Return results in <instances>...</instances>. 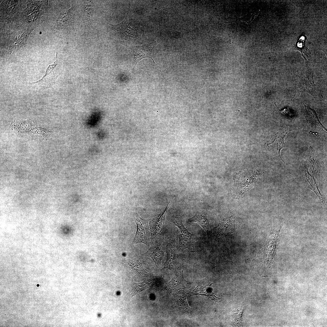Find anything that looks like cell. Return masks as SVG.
Returning a JSON list of instances; mask_svg holds the SVG:
<instances>
[{
  "label": "cell",
  "mask_w": 327,
  "mask_h": 327,
  "mask_svg": "<svg viewBox=\"0 0 327 327\" xmlns=\"http://www.w3.org/2000/svg\"><path fill=\"white\" fill-rule=\"evenodd\" d=\"M156 45V42L154 41L140 46H127L128 53L134 68L140 61L144 58H150L155 63L151 53Z\"/></svg>",
  "instance_id": "obj_1"
},
{
  "label": "cell",
  "mask_w": 327,
  "mask_h": 327,
  "mask_svg": "<svg viewBox=\"0 0 327 327\" xmlns=\"http://www.w3.org/2000/svg\"><path fill=\"white\" fill-rule=\"evenodd\" d=\"M239 174L235 176L234 178L235 197L237 198H243V193L254 186L258 176V173H254L251 175Z\"/></svg>",
  "instance_id": "obj_2"
},
{
  "label": "cell",
  "mask_w": 327,
  "mask_h": 327,
  "mask_svg": "<svg viewBox=\"0 0 327 327\" xmlns=\"http://www.w3.org/2000/svg\"><path fill=\"white\" fill-rule=\"evenodd\" d=\"M181 217L173 216L172 218V222L177 227L179 230V249L182 251L187 248L189 249L193 245L194 241V236L190 233L183 226Z\"/></svg>",
  "instance_id": "obj_3"
},
{
  "label": "cell",
  "mask_w": 327,
  "mask_h": 327,
  "mask_svg": "<svg viewBox=\"0 0 327 327\" xmlns=\"http://www.w3.org/2000/svg\"><path fill=\"white\" fill-rule=\"evenodd\" d=\"M134 219L137 229L133 241V243H142L148 245L150 237V230L148 223L149 220L142 219L137 213L135 215Z\"/></svg>",
  "instance_id": "obj_4"
},
{
  "label": "cell",
  "mask_w": 327,
  "mask_h": 327,
  "mask_svg": "<svg viewBox=\"0 0 327 327\" xmlns=\"http://www.w3.org/2000/svg\"><path fill=\"white\" fill-rule=\"evenodd\" d=\"M213 283L211 280L205 279L199 280L196 283L194 289L191 291L189 294L191 296L199 295L206 296L213 300L215 304L220 302L221 298L215 295L213 292L211 287Z\"/></svg>",
  "instance_id": "obj_5"
},
{
  "label": "cell",
  "mask_w": 327,
  "mask_h": 327,
  "mask_svg": "<svg viewBox=\"0 0 327 327\" xmlns=\"http://www.w3.org/2000/svg\"><path fill=\"white\" fill-rule=\"evenodd\" d=\"M295 130H296L291 129L289 126H283L279 129L278 131L273 136V139L272 141L267 144V145H273L274 147L278 152L281 159L285 163L280 156V151L284 147L285 138L286 134L289 131Z\"/></svg>",
  "instance_id": "obj_6"
},
{
  "label": "cell",
  "mask_w": 327,
  "mask_h": 327,
  "mask_svg": "<svg viewBox=\"0 0 327 327\" xmlns=\"http://www.w3.org/2000/svg\"><path fill=\"white\" fill-rule=\"evenodd\" d=\"M302 90L313 96L315 95V87L314 81V71L308 69L302 77L300 83Z\"/></svg>",
  "instance_id": "obj_7"
},
{
  "label": "cell",
  "mask_w": 327,
  "mask_h": 327,
  "mask_svg": "<svg viewBox=\"0 0 327 327\" xmlns=\"http://www.w3.org/2000/svg\"><path fill=\"white\" fill-rule=\"evenodd\" d=\"M183 268L178 269L175 275L167 283V287L169 290L173 291L184 289L190 283L184 279L183 275Z\"/></svg>",
  "instance_id": "obj_8"
},
{
  "label": "cell",
  "mask_w": 327,
  "mask_h": 327,
  "mask_svg": "<svg viewBox=\"0 0 327 327\" xmlns=\"http://www.w3.org/2000/svg\"><path fill=\"white\" fill-rule=\"evenodd\" d=\"M127 14L121 23L116 25L109 24L111 28L121 35L131 38H135V31L130 26L127 20Z\"/></svg>",
  "instance_id": "obj_9"
},
{
  "label": "cell",
  "mask_w": 327,
  "mask_h": 327,
  "mask_svg": "<svg viewBox=\"0 0 327 327\" xmlns=\"http://www.w3.org/2000/svg\"><path fill=\"white\" fill-rule=\"evenodd\" d=\"M166 251L167 257L163 269L168 268L170 270L174 267L176 260V250L174 239H171L167 244Z\"/></svg>",
  "instance_id": "obj_10"
},
{
  "label": "cell",
  "mask_w": 327,
  "mask_h": 327,
  "mask_svg": "<svg viewBox=\"0 0 327 327\" xmlns=\"http://www.w3.org/2000/svg\"><path fill=\"white\" fill-rule=\"evenodd\" d=\"M56 55L57 60L53 64L48 67L43 77L38 81L32 83V84L41 88H47L49 85L52 77L54 75L55 68L57 64V53Z\"/></svg>",
  "instance_id": "obj_11"
},
{
  "label": "cell",
  "mask_w": 327,
  "mask_h": 327,
  "mask_svg": "<svg viewBox=\"0 0 327 327\" xmlns=\"http://www.w3.org/2000/svg\"><path fill=\"white\" fill-rule=\"evenodd\" d=\"M187 296L186 293L182 290H178L174 296V306L183 312H188L192 309L187 302Z\"/></svg>",
  "instance_id": "obj_12"
},
{
  "label": "cell",
  "mask_w": 327,
  "mask_h": 327,
  "mask_svg": "<svg viewBox=\"0 0 327 327\" xmlns=\"http://www.w3.org/2000/svg\"><path fill=\"white\" fill-rule=\"evenodd\" d=\"M187 222H194L199 224L206 231L209 237L210 226L206 214L202 212H197L194 216L188 219Z\"/></svg>",
  "instance_id": "obj_13"
},
{
  "label": "cell",
  "mask_w": 327,
  "mask_h": 327,
  "mask_svg": "<svg viewBox=\"0 0 327 327\" xmlns=\"http://www.w3.org/2000/svg\"><path fill=\"white\" fill-rule=\"evenodd\" d=\"M305 109V117L307 123L313 125L315 127L319 126L326 132V129L320 122L315 111L310 107L303 103Z\"/></svg>",
  "instance_id": "obj_14"
},
{
  "label": "cell",
  "mask_w": 327,
  "mask_h": 327,
  "mask_svg": "<svg viewBox=\"0 0 327 327\" xmlns=\"http://www.w3.org/2000/svg\"><path fill=\"white\" fill-rule=\"evenodd\" d=\"M231 216H226L223 218L218 225L214 227V232L217 235H222L233 230Z\"/></svg>",
  "instance_id": "obj_15"
},
{
  "label": "cell",
  "mask_w": 327,
  "mask_h": 327,
  "mask_svg": "<svg viewBox=\"0 0 327 327\" xmlns=\"http://www.w3.org/2000/svg\"><path fill=\"white\" fill-rule=\"evenodd\" d=\"M169 202L164 212L159 214L153 221L151 227L152 232L154 235H157L162 228L164 223L165 218L169 207Z\"/></svg>",
  "instance_id": "obj_16"
},
{
  "label": "cell",
  "mask_w": 327,
  "mask_h": 327,
  "mask_svg": "<svg viewBox=\"0 0 327 327\" xmlns=\"http://www.w3.org/2000/svg\"><path fill=\"white\" fill-rule=\"evenodd\" d=\"M144 254L149 257L156 265L159 266L164 256V252L161 247L158 246L150 249Z\"/></svg>",
  "instance_id": "obj_17"
},
{
  "label": "cell",
  "mask_w": 327,
  "mask_h": 327,
  "mask_svg": "<svg viewBox=\"0 0 327 327\" xmlns=\"http://www.w3.org/2000/svg\"><path fill=\"white\" fill-rule=\"evenodd\" d=\"M244 307L234 309L231 313V320L233 325L243 326L242 317L244 311Z\"/></svg>",
  "instance_id": "obj_18"
},
{
  "label": "cell",
  "mask_w": 327,
  "mask_h": 327,
  "mask_svg": "<svg viewBox=\"0 0 327 327\" xmlns=\"http://www.w3.org/2000/svg\"><path fill=\"white\" fill-rule=\"evenodd\" d=\"M152 283V282L150 280H145L139 283L135 282L133 281L131 285V289L130 293L131 297L149 287Z\"/></svg>",
  "instance_id": "obj_19"
},
{
  "label": "cell",
  "mask_w": 327,
  "mask_h": 327,
  "mask_svg": "<svg viewBox=\"0 0 327 327\" xmlns=\"http://www.w3.org/2000/svg\"><path fill=\"white\" fill-rule=\"evenodd\" d=\"M128 262L131 268L137 273L142 275L147 273L145 269L137 259H129Z\"/></svg>",
  "instance_id": "obj_20"
},
{
  "label": "cell",
  "mask_w": 327,
  "mask_h": 327,
  "mask_svg": "<svg viewBox=\"0 0 327 327\" xmlns=\"http://www.w3.org/2000/svg\"><path fill=\"white\" fill-rule=\"evenodd\" d=\"M273 104L275 105L279 110L277 112H275L276 113H279L282 117L289 118L294 117L296 115V113L294 111H292L290 109L289 105L284 108L280 110L277 107L276 103H273Z\"/></svg>",
  "instance_id": "obj_21"
},
{
  "label": "cell",
  "mask_w": 327,
  "mask_h": 327,
  "mask_svg": "<svg viewBox=\"0 0 327 327\" xmlns=\"http://www.w3.org/2000/svg\"><path fill=\"white\" fill-rule=\"evenodd\" d=\"M278 236V235L277 234L276 238L274 237L273 240L272 241L269 246L268 253L269 257H270V258H272L275 253Z\"/></svg>",
  "instance_id": "obj_22"
}]
</instances>
